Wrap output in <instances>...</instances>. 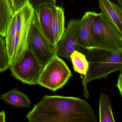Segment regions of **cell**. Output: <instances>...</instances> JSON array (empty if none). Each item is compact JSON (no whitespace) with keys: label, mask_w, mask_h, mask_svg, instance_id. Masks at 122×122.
<instances>
[{"label":"cell","mask_w":122,"mask_h":122,"mask_svg":"<svg viewBox=\"0 0 122 122\" xmlns=\"http://www.w3.org/2000/svg\"><path fill=\"white\" fill-rule=\"evenodd\" d=\"M30 122H96L94 110L79 97L45 95L28 113Z\"/></svg>","instance_id":"cell-1"},{"label":"cell","mask_w":122,"mask_h":122,"mask_svg":"<svg viewBox=\"0 0 122 122\" xmlns=\"http://www.w3.org/2000/svg\"><path fill=\"white\" fill-rule=\"evenodd\" d=\"M34 12L28 2L13 16L5 36L10 66L20 62L28 49V36Z\"/></svg>","instance_id":"cell-2"},{"label":"cell","mask_w":122,"mask_h":122,"mask_svg":"<svg viewBox=\"0 0 122 122\" xmlns=\"http://www.w3.org/2000/svg\"><path fill=\"white\" fill-rule=\"evenodd\" d=\"M87 50L85 56L89 67L86 75L81 77L87 93L86 83L96 79L105 78L115 71H122V48L112 51L98 48Z\"/></svg>","instance_id":"cell-3"},{"label":"cell","mask_w":122,"mask_h":122,"mask_svg":"<svg viewBox=\"0 0 122 122\" xmlns=\"http://www.w3.org/2000/svg\"><path fill=\"white\" fill-rule=\"evenodd\" d=\"M72 76L66 63L56 55L44 66L37 84L55 91L62 88Z\"/></svg>","instance_id":"cell-4"},{"label":"cell","mask_w":122,"mask_h":122,"mask_svg":"<svg viewBox=\"0 0 122 122\" xmlns=\"http://www.w3.org/2000/svg\"><path fill=\"white\" fill-rule=\"evenodd\" d=\"M27 45L28 50L43 66L57 55V47L51 44L44 35L34 12L28 32Z\"/></svg>","instance_id":"cell-5"},{"label":"cell","mask_w":122,"mask_h":122,"mask_svg":"<svg viewBox=\"0 0 122 122\" xmlns=\"http://www.w3.org/2000/svg\"><path fill=\"white\" fill-rule=\"evenodd\" d=\"M92 34L96 48L116 50L122 48V34L103 17L96 13L92 27Z\"/></svg>","instance_id":"cell-6"},{"label":"cell","mask_w":122,"mask_h":122,"mask_svg":"<svg viewBox=\"0 0 122 122\" xmlns=\"http://www.w3.org/2000/svg\"><path fill=\"white\" fill-rule=\"evenodd\" d=\"M44 66L40 63L32 53L28 49L18 63L10 66L12 75L22 82L35 85Z\"/></svg>","instance_id":"cell-7"},{"label":"cell","mask_w":122,"mask_h":122,"mask_svg":"<svg viewBox=\"0 0 122 122\" xmlns=\"http://www.w3.org/2000/svg\"><path fill=\"white\" fill-rule=\"evenodd\" d=\"M80 19H71L57 46V55L71 61L70 56L75 51H79L77 35Z\"/></svg>","instance_id":"cell-8"},{"label":"cell","mask_w":122,"mask_h":122,"mask_svg":"<svg viewBox=\"0 0 122 122\" xmlns=\"http://www.w3.org/2000/svg\"><path fill=\"white\" fill-rule=\"evenodd\" d=\"M96 13L88 11L80 19L77 35V45L86 50L96 48L92 34V27Z\"/></svg>","instance_id":"cell-9"},{"label":"cell","mask_w":122,"mask_h":122,"mask_svg":"<svg viewBox=\"0 0 122 122\" xmlns=\"http://www.w3.org/2000/svg\"><path fill=\"white\" fill-rule=\"evenodd\" d=\"M101 15L109 23L122 34V6L110 0H98Z\"/></svg>","instance_id":"cell-10"},{"label":"cell","mask_w":122,"mask_h":122,"mask_svg":"<svg viewBox=\"0 0 122 122\" xmlns=\"http://www.w3.org/2000/svg\"><path fill=\"white\" fill-rule=\"evenodd\" d=\"M52 5H41L34 10V13L38 25L44 35L50 43L55 46L52 31Z\"/></svg>","instance_id":"cell-11"},{"label":"cell","mask_w":122,"mask_h":122,"mask_svg":"<svg viewBox=\"0 0 122 122\" xmlns=\"http://www.w3.org/2000/svg\"><path fill=\"white\" fill-rule=\"evenodd\" d=\"M51 12L52 31L54 45L57 47L66 30L65 12L62 7L54 5H52Z\"/></svg>","instance_id":"cell-12"},{"label":"cell","mask_w":122,"mask_h":122,"mask_svg":"<svg viewBox=\"0 0 122 122\" xmlns=\"http://www.w3.org/2000/svg\"><path fill=\"white\" fill-rule=\"evenodd\" d=\"M14 15L10 0H0V34L5 37Z\"/></svg>","instance_id":"cell-13"},{"label":"cell","mask_w":122,"mask_h":122,"mask_svg":"<svg viewBox=\"0 0 122 122\" xmlns=\"http://www.w3.org/2000/svg\"><path fill=\"white\" fill-rule=\"evenodd\" d=\"M0 99L12 105L21 107H29L31 102L25 93L14 89L0 95Z\"/></svg>","instance_id":"cell-14"},{"label":"cell","mask_w":122,"mask_h":122,"mask_svg":"<svg viewBox=\"0 0 122 122\" xmlns=\"http://www.w3.org/2000/svg\"><path fill=\"white\" fill-rule=\"evenodd\" d=\"M99 116L100 122H115L108 96L103 92L99 98Z\"/></svg>","instance_id":"cell-15"},{"label":"cell","mask_w":122,"mask_h":122,"mask_svg":"<svg viewBox=\"0 0 122 122\" xmlns=\"http://www.w3.org/2000/svg\"><path fill=\"white\" fill-rule=\"evenodd\" d=\"M70 58L75 71L79 73L81 77L85 76L89 67L85 55L80 51H75L71 54Z\"/></svg>","instance_id":"cell-16"},{"label":"cell","mask_w":122,"mask_h":122,"mask_svg":"<svg viewBox=\"0 0 122 122\" xmlns=\"http://www.w3.org/2000/svg\"><path fill=\"white\" fill-rule=\"evenodd\" d=\"M4 37L0 34V72L5 71L10 67L9 58Z\"/></svg>","instance_id":"cell-17"},{"label":"cell","mask_w":122,"mask_h":122,"mask_svg":"<svg viewBox=\"0 0 122 122\" xmlns=\"http://www.w3.org/2000/svg\"><path fill=\"white\" fill-rule=\"evenodd\" d=\"M57 0H28L33 10L41 5H56Z\"/></svg>","instance_id":"cell-18"},{"label":"cell","mask_w":122,"mask_h":122,"mask_svg":"<svg viewBox=\"0 0 122 122\" xmlns=\"http://www.w3.org/2000/svg\"><path fill=\"white\" fill-rule=\"evenodd\" d=\"M14 15L23 7L28 2V0H10Z\"/></svg>","instance_id":"cell-19"},{"label":"cell","mask_w":122,"mask_h":122,"mask_svg":"<svg viewBox=\"0 0 122 122\" xmlns=\"http://www.w3.org/2000/svg\"><path fill=\"white\" fill-rule=\"evenodd\" d=\"M116 86L119 90L121 96H122V71H121L119 75V77L118 79L117 83L116 84Z\"/></svg>","instance_id":"cell-20"},{"label":"cell","mask_w":122,"mask_h":122,"mask_svg":"<svg viewBox=\"0 0 122 122\" xmlns=\"http://www.w3.org/2000/svg\"><path fill=\"white\" fill-rule=\"evenodd\" d=\"M5 115L4 111L0 112V122H5Z\"/></svg>","instance_id":"cell-21"},{"label":"cell","mask_w":122,"mask_h":122,"mask_svg":"<svg viewBox=\"0 0 122 122\" xmlns=\"http://www.w3.org/2000/svg\"><path fill=\"white\" fill-rule=\"evenodd\" d=\"M115 0L117 3L118 5L122 6V0Z\"/></svg>","instance_id":"cell-22"}]
</instances>
